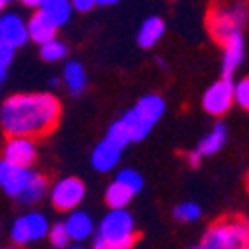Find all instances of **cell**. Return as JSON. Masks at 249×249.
I'll return each instance as SVG.
<instances>
[{
  "label": "cell",
  "instance_id": "obj_1",
  "mask_svg": "<svg viewBox=\"0 0 249 249\" xmlns=\"http://www.w3.org/2000/svg\"><path fill=\"white\" fill-rule=\"evenodd\" d=\"M60 100L53 93H14L0 107V127L7 136L38 138L56 127Z\"/></svg>",
  "mask_w": 249,
  "mask_h": 249
},
{
  "label": "cell",
  "instance_id": "obj_2",
  "mask_svg": "<svg viewBox=\"0 0 249 249\" xmlns=\"http://www.w3.org/2000/svg\"><path fill=\"white\" fill-rule=\"evenodd\" d=\"M247 20H249L247 0H212L205 25H207L212 40L223 45L229 36L243 34Z\"/></svg>",
  "mask_w": 249,
  "mask_h": 249
},
{
  "label": "cell",
  "instance_id": "obj_3",
  "mask_svg": "<svg viewBox=\"0 0 249 249\" xmlns=\"http://www.w3.org/2000/svg\"><path fill=\"white\" fill-rule=\"evenodd\" d=\"M93 231L96 236L91 249H131L138 240L134 216L127 207L109 209Z\"/></svg>",
  "mask_w": 249,
  "mask_h": 249
},
{
  "label": "cell",
  "instance_id": "obj_4",
  "mask_svg": "<svg viewBox=\"0 0 249 249\" xmlns=\"http://www.w3.org/2000/svg\"><path fill=\"white\" fill-rule=\"evenodd\" d=\"M165 107L167 105H165L162 96H158V93H147V96H142V98L120 118V123L124 124V129L129 134L131 142L142 140L154 129V124L165 114Z\"/></svg>",
  "mask_w": 249,
  "mask_h": 249
},
{
  "label": "cell",
  "instance_id": "obj_5",
  "mask_svg": "<svg viewBox=\"0 0 249 249\" xmlns=\"http://www.w3.org/2000/svg\"><path fill=\"white\" fill-rule=\"evenodd\" d=\"M200 249H249V220L225 216L202 236Z\"/></svg>",
  "mask_w": 249,
  "mask_h": 249
},
{
  "label": "cell",
  "instance_id": "obj_6",
  "mask_svg": "<svg viewBox=\"0 0 249 249\" xmlns=\"http://www.w3.org/2000/svg\"><path fill=\"white\" fill-rule=\"evenodd\" d=\"M47 231H49V220H47L45 213L27 212L14 220L9 236H11V243L14 245L25 247V245H29V243L47 238Z\"/></svg>",
  "mask_w": 249,
  "mask_h": 249
},
{
  "label": "cell",
  "instance_id": "obj_7",
  "mask_svg": "<svg viewBox=\"0 0 249 249\" xmlns=\"http://www.w3.org/2000/svg\"><path fill=\"white\" fill-rule=\"evenodd\" d=\"M49 200H52L53 209L58 212H71L76 209L85 198V182L80 178H62L53 187H49Z\"/></svg>",
  "mask_w": 249,
  "mask_h": 249
},
{
  "label": "cell",
  "instance_id": "obj_8",
  "mask_svg": "<svg viewBox=\"0 0 249 249\" xmlns=\"http://www.w3.org/2000/svg\"><path fill=\"white\" fill-rule=\"evenodd\" d=\"M233 105V85L229 78H220L213 85H209L207 91L202 93V109L209 116L227 114Z\"/></svg>",
  "mask_w": 249,
  "mask_h": 249
},
{
  "label": "cell",
  "instance_id": "obj_9",
  "mask_svg": "<svg viewBox=\"0 0 249 249\" xmlns=\"http://www.w3.org/2000/svg\"><path fill=\"white\" fill-rule=\"evenodd\" d=\"M34 176L31 167H22L9 162L7 158H0V189L11 198H18V194L22 192L29 182V178Z\"/></svg>",
  "mask_w": 249,
  "mask_h": 249
},
{
  "label": "cell",
  "instance_id": "obj_10",
  "mask_svg": "<svg viewBox=\"0 0 249 249\" xmlns=\"http://www.w3.org/2000/svg\"><path fill=\"white\" fill-rule=\"evenodd\" d=\"M36 142L29 136H9V140L5 142V149H2V158H7L9 162L22 167H31L36 162Z\"/></svg>",
  "mask_w": 249,
  "mask_h": 249
},
{
  "label": "cell",
  "instance_id": "obj_11",
  "mask_svg": "<svg viewBox=\"0 0 249 249\" xmlns=\"http://www.w3.org/2000/svg\"><path fill=\"white\" fill-rule=\"evenodd\" d=\"M0 38L5 42H9L11 47L20 49L29 42V31H27V20L20 14L7 11L0 14Z\"/></svg>",
  "mask_w": 249,
  "mask_h": 249
},
{
  "label": "cell",
  "instance_id": "obj_12",
  "mask_svg": "<svg viewBox=\"0 0 249 249\" xmlns=\"http://www.w3.org/2000/svg\"><path fill=\"white\" fill-rule=\"evenodd\" d=\"M120 156H123V147L103 138L91 151V167L96 171H100V174H107L120 162Z\"/></svg>",
  "mask_w": 249,
  "mask_h": 249
},
{
  "label": "cell",
  "instance_id": "obj_13",
  "mask_svg": "<svg viewBox=\"0 0 249 249\" xmlns=\"http://www.w3.org/2000/svg\"><path fill=\"white\" fill-rule=\"evenodd\" d=\"M65 229H67L71 243H83V240H87L93 236L96 225H93V218L89 216L87 212H80V209L76 207L69 212L67 220H65Z\"/></svg>",
  "mask_w": 249,
  "mask_h": 249
},
{
  "label": "cell",
  "instance_id": "obj_14",
  "mask_svg": "<svg viewBox=\"0 0 249 249\" xmlns=\"http://www.w3.org/2000/svg\"><path fill=\"white\" fill-rule=\"evenodd\" d=\"M245 58V40L243 34L229 36L223 42V78H231L233 71L240 67V62Z\"/></svg>",
  "mask_w": 249,
  "mask_h": 249
},
{
  "label": "cell",
  "instance_id": "obj_15",
  "mask_svg": "<svg viewBox=\"0 0 249 249\" xmlns=\"http://www.w3.org/2000/svg\"><path fill=\"white\" fill-rule=\"evenodd\" d=\"M27 31H29V40L36 42V45H42V42L58 36V27L40 9H34L31 18L27 20Z\"/></svg>",
  "mask_w": 249,
  "mask_h": 249
},
{
  "label": "cell",
  "instance_id": "obj_16",
  "mask_svg": "<svg viewBox=\"0 0 249 249\" xmlns=\"http://www.w3.org/2000/svg\"><path fill=\"white\" fill-rule=\"evenodd\" d=\"M165 31H167V25L160 16H149V18H145V22L138 27V36H136L138 47H142V49L156 47L160 42V38L165 36Z\"/></svg>",
  "mask_w": 249,
  "mask_h": 249
},
{
  "label": "cell",
  "instance_id": "obj_17",
  "mask_svg": "<svg viewBox=\"0 0 249 249\" xmlns=\"http://www.w3.org/2000/svg\"><path fill=\"white\" fill-rule=\"evenodd\" d=\"M62 83L67 85L69 93H73V96L83 93L87 89V71H85V67L78 60H69L65 65V69H62Z\"/></svg>",
  "mask_w": 249,
  "mask_h": 249
},
{
  "label": "cell",
  "instance_id": "obj_18",
  "mask_svg": "<svg viewBox=\"0 0 249 249\" xmlns=\"http://www.w3.org/2000/svg\"><path fill=\"white\" fill-rule=\"evenodd\" d=\"M38 9H40L42 14L58 27V29H60L62 25H67L69 18H71V14H73L69 0H42Z\"/></svg>",
  "mask_w": 249,
  "mask_h": 249
},
{
  "label": "cell",
  "instance_id": "obj_19",
  "mask_svg": "<svg viewBox=\"0 0 249 249\" xmlns=\"http://www.w3.org/2000/svg\"><path fill=\"white\" fill-rule=\"evenodd\" d=\"M47 192H49L47 178L40 176V174H34V176L29 178V182H27V187L18 194V202H20V205H34V202L42 200V198L47 196Z\"/></svg>",
  "mask_w": 249,
  "mask_h": 249
},
{
  "label": "cell",
  "instance_id": "obj_20",
  "mask_svg": "<svg viewBox=\"0 0 249 249\" xmlns=\"http://www.w3.org/2000/svg\"><path fill=\"white\" fill-rule=\"evenodd\" d=\"M225 142H227V127H225L223 123H218L216 127H213V129L198 142L196 149L200 151L202 156H213V154H218V151L223 149Z\"/></svg>",
  "mask_w": 249,
  "mask_h": 249
},
{
  "label": "cell",
  "instance_id": "obj_21",
  "mask_svg": "<svg viewBox=\"0 0 249 249\" xmlns=\"http://www.w3.org/2000/svg\"><path fill=\"white\" fill-rule=\"evenodd\" d=\"M134 196L136 194L131 192L129 187H124L123 182L114 180L107 187V192H105V202L109 205V209H118V207H127Z\"/></svg>",
  "mask_w": 249,
  "mask_h": 249
},
{
  "label": "cell",
  "instance_id": "obj_22",
  "mask_svg": "<svg viewBox=\"0 0 249 249\" xmlns=\"http://www.w3.org/2000/svg\"><path fill=\"white\" fill-rule=\"evenodd\" d=\"M40 58L45 62H60L62 58H67V45L62 40L52 38V40H47L40 45Z\"/></svg>",
  "mask_w": 249,
  "mask_h": 249
},
{
  "label": "cell",
  "instance_id": "obj_23",
  "mask_svg": "<svg viewBox=\"0 0 249 249\" xmlns=\"http://www.w3.org/2000/svg\"><path fill=\"white\" fill-rule=\"evenodd\" d=\"M202 213V209L198 207L196 202L187 200V202H180V205H176L174 207V218L176 220H180V223H194V220H198Z\"/></svg>",
  "mask_w": 249,
  "mask_h": 249
},
{
  "label": "cell",
  "instance_id": "obj_24",
  "mask_svg": "<svg viewBox=\"0 0 249 249\" xmlns=\"http://www.w3.org/2000/svg\"><path fill=\"white\" fill-rule=\"evenodd\" d=\"M116 180L123 182L124 187H129V189H131L134 194H138L140 189H142V185H145L142 176H140V174H138L136 169H129V167H127V169H120V171H118V176H116Z\"/></svg>",
  "mask_w": 249,
  "mask_h": 249
},
{
  "label": "cell",
  "instance_id": "obj_25",
  "mask_svg": "<svg viewBox=\"0 0 249 249\" xmlns=\"http://www.w3.org/2000/svg\"><path fill=\"white\" fill-rule=\"evenodd\" d=\"M47 238L49 243L53 245L56 249H65L71 240H69V233L65 229V223H56V225H49V231H47Z\"/></svg>",
  "mask_w": 249,
  "mask_h": 249
},
{
  "label": "cell",
  "instance_id": "obj_26",
  "mask_svg": "<svg viewBox=\"0 0 249 249\" xmlns=\"http://www.w3.org/2000/svg\"><path fill=\"white\" fill-rule=\"evenodd\" d=\"M107 140H111V142H116L118 147H127L131 142L129 140V134H127V129H124V124L120 123V120H116L111 127L107 129V136H105Z\"/></svg>",
  "mask_w": 249,
  "mask_h": 249
},
{
  "label": "cell",
  "instance_id": "obj_27",
  "mask_svg": "<svg viewBox=\"0 0 249 249\" xmlns=\"http://www.w3.org/2000/svg\"><path fill=\"white\" fill-rule=\"evenodd\" d=\"M233 103L249 111V78H243L233 85Z\"/></svg>",
  "mask_w": 249,
  "mask_h": 249
},
{
  "label": "cell",
  "instance_id": "obj_28",
  "mask_svg": "<svg viewBox=\"0 0 249 249\" xmlns=\"http://www.w3.org/2000/svg\"><path fill=\"white\" fill-rule=\"evenodd\" d=\"M14 58H16V47H11L9 42L0 38V69H9Z\"/></svg>",
  "mask_w": 249,
  "mask_h": 249
},
{
  "label": "cell",
  "instance_id": "obj_29",
  "mask_svg": "<svg viewBox=\"0 0 249 249\" xmlns=\"http://www.w3.org/2000/svg\"><path fill=\"white\" fill-rule=\"evenodd\" d=\"M69 2H71V9L78 14H87L96 7V0H69Z\"/></svg>",
  "mask_w": 249,
  "mask_h": 249
},
{
  "label": "cell",
  "instance_id": "obj_30",
  "mask_svg": "<svg viewBox=\"0 0 249 249\" xmlns=\"http://www.w3.org/2000/svg\"><path fill=\"white\" fill-rule=\"evenodd\" d=\"M200 160H202V154L198 149H194V151H189V154H187V162H189L192 167H198V165H200Z\"/></svg>",
  "mask_w": 249,
  "mask_h": 249
},
{
  "label": "cell",
  "instance_id": "obj_31",
  "mask_svg": "<svg viewBox=\"0 0 249 249\" xmlns=\"http://www.w3.org/2000/svg\"><path fill=\"white\" fill-rule=\"evenodd\" d=\"M40 2H42V0H20V5L27 7V9H38V7H40Z\"/></svg>",
  "mask_w": 249,
  "mask_h": 249
},
{
  "label": "cell",
  "instance_id": "obj_32",
  "mask_svg": "<svg viewBox=\"0 0 249 249\" xmlns=\"http://www.w3.org/2000/svg\"><path fill=\"white\" fill-rule=\"evenodd\" d=\"M120 0H96V5L100 7H111V5H118Z\"/></svg>",
  "mask_w": 249,
  "mask_h": 249
},
{
  "label": "cell",
  "instance_id": "obj_33",
  "mask_svg": "<svg viewBox=\"0 0 249 249\" xmlns=\"http://www.w3.org/2000/svg\"><path fill=\"white\" fill-rule=\"evenodd\" d=\"M65 249H87V247H83V245L80 243H73V245H67V247Z\"/></svg>",
  "mask_w": 249,
  "mask_h": 249
},
{
  "label": "cell",
  "instance_id": "obj_34",
  "mask_svg": "<svg viewBox=\"0 0 249 249\" xmlns=\"http://www.w3.org/2000/svg\"><path fill=\"white\" fill-rule=\"evenodd\" d=\"M5 78H7V69H0V85L5 83Z\"/></svg>",
  "mask_w": 249,
  "mask_h": 249
},
{
  "label": "cell",
  "instance_id": "obj_35",
  "mask_svg": "<svg viewBox=\"0 0 249 249\" xmlns=\"http://www.w3.org/2000/svg\"><path fill=\"white\" fill-rule=\"evenodd\" d=\"M49 85H52V87H58V85H60V80H58V78H52V80H49Z\"/></svg>",
  "mask_w": 249,
  "mask_h": 249
},
{
  "label": "cell",
  "instance_id": "obj_36",
  "mask_svg": "<svg viewBox=\"0 0 249 249\" xmlns=\"http://www.w3.org/2000/svg\"><path fill=\"white\" fill-rule=\"evenodd\" d=\"M0 249H22L20 245H9V247H0Z\"/></svg>",
  "mask_w": 249,
  "mask_h": 249
},
{
  "label": "cell",
  "instance_id": "obj_37",
  "mask_svg": "<svg viewBox=\"0 0 249 249\" xmlns=\"http://www.w3.org/2000/svg\"><path fill=\"white\" fill-rule=\"evenodd\" d=\"M5 5H7V0H0V14H2V9H5Z\"/></svg>",
  "mask_w": 249,
  "mask_h": 249
},
{
  "label": "cell",
  "instance_id": "obj_38",
  "mask_svg": "<svg viewBox=\"0 0 249 249\" xmlns=\"http://www.w3.org/2000/svg\"><path fill=\"white\" fill-rule=\"evenodd\" d=\"M247 194H249V174H247Z\"/></svg>",
  "mask_w": 249,
  "mask_h": 249
},
{
  "label": "cell",
  "instance_id": "obj_39",
  "mask_svg": "<svg viewBox=\"0 0 249 249\" xmlns=\"http://www.w3.org/2000/svg\"><path fill=\"white\" fill-rule=\"evenodd\" d=\"M194 249H200V247H194Z\"/></svg>",
  "mask_w": 249,
  "mask_h": 249
},
{
  "label": "cell",
  "instance_id": "obj_40",
  "mask_svg": "<svg viewBox=\"0 0 249 249\" xmlns=\"http://www.w3.org/2000/svg\"><path fill=\"white\" fill-rule=\"evenodd\" d=\"M7 2H11V0H7Z\"/></svg>",
  "mask_w": 249,
  "mask_h": 249
}]
</instances>
